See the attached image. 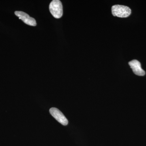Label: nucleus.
<instances>
[{
	"mask_svg": "<svg viewBox=\"0 0 146 146\" xmlns=\"http://www.w3.org/2000/svg\"><path fill=\"white\" fill-rule=\"evenodd\" d=\"M112 13L114 16L121 18H127L130 16L131 10L129 7L126 6L117 5L112 7Z\"/></svg>",
	"mask_w": 146,
	"mask_h": 146,
	"instance_id": "obj_1",
	"label": "nucleus"
},
{
	"mask_svg": "<svg viewBox=\"0 0 146 146\" xmlns=\"http://www.w3.org/2000/svg\"><path fill=\"white\" fill-rule=\"evenodd\" d=\"M49 10L54 18H60L63 14V5L59 0H53L49 5Z\"/></svg>",
	"mask_w": 146,
	"mask_h": 146,
	"instance_id": "obj_2",
	"label": "nucleus"
},
{
	"mask_svg": "<svg viewBox=\"0 0 146 146\" xmlns=\"http://www.w3.org/2000/svg\"><path fill=\"white\" fill-rule=\"evenodd\" d=\"M50 112L52 116L63 125H67L68 121L63 113L57 108H52L50 109Z\"/></svg>",
	"mask_w": 146,
	"mask_h": 146,
	"instance_id": "obj_3",
	"label": "nucleus"
},
{
	"mask_svg": "<svg viewBox=\"0 0 146 146\" xmlns=\"http://www.w3.org/2000/svg\"><path fill=\"white\" fill-rule=\"evenodd\" d=\"M15 14L19 19L27 25L31 26H36V23L35 19L32 17H31L27 13L22 11H16Z\"/></svg>",
	"mask_w": 146,
	"mask_h": 146,
	"instance_id": "obj_4",
	"label": "nucleus"
},
{
	"mask_svg": "<svg viewBox=\"0 0 146 146\" xmlns=\"http://www.w3.org/2000/svg\"><path fill=\"white\" fill-rule=\"evenodd\" d=\"M129 65L136 75L143 76L145 74V72L141 68V63L138 60H132L129 62Z\"/></svg>",
	"mask_w": 146,
	"mask_h": 146,
	"instance_id": "obj_5",
	"label": "nucleus"
}]
</instances>
